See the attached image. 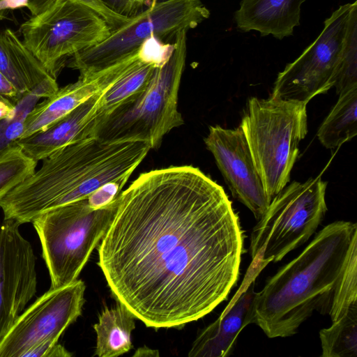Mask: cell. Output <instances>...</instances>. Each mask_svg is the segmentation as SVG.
<instances>
[{
  "label": "cell",
  "mask_w": 357,
  "mask_h": 357,
  "mask_svg": "<svg viewBox=\"0 0 357 357\" xmlns=\"http://www.w3.org/2000/svg\"><path fill=\"white\" fill-rule=\"evenodd\" d=\"M112 13L130 19L153 4V0H99Z\"/></svg>",
  "instance_id": "83f0119b"
},
{
  "label": "cell",
  "mask_w": 357,
  "mask_h": 357,
  "mask_svg": "<svg viewBox=\"0 0 357 357\" xmlns=\"http://www.w3.org/2000/svg\"><path fill=\"white\" fill-rule=\"evenodd\" d=\"M135 316L117 301L114 307H105L93 325L96 333L95 354L99 357H117L132 348L131 333L135 328Z\"/></svg>",
  "instance_id": "ac0fdd59"
},
{
  "label": "cell",
  "mask_w": 357,
  "mask_h": 357,
  "mask_svg": "<svg viewBox=\"0 0 357 357\" xmlns=\"http://www.w3.org/2000/svg\"><path fill=\"white\" fill-rule=\"evenodd\" d=\"M0 94L15 104L22 96L9 79L0 71Z\"/></svg>",
  "instance_id": "d6a6232c"
},
{
  "label": "cell",
  "mask_w": 357,
  "mask_h": 357,
  "mask_svg": "<svg viewBox=\"0 0 357 357\" xmlns=\"http://www.w3.org/2000/svg\"><path fill=\"white\" fill-rule=\"evenodd\" d=\"M41 98V95L36 91L23 95L15 103L13 116L0 121V155L21 138L26 116Z\"/></svg>",
  "instance_id": "484cf974"
},
{
  "label": "cell",
  "mask_w": 357,
  "mask_h": 357,
  "mask_svg": "<svg viewBox=\"0 0 357 357\" xmlns=\"http://www.w3.org/2000/svg\"><path fill=\"white\" fill-rule=\"evenodd\" d=\"M37 161L16 144L0 155V200L36 170Z\"/></svg>",
  "instance_id": "cb8c5ba5"
},
{
  "label": "cell",
  "mask_w": 357,
  "mask_h": 357,
  "mask_svg": "<svg viewBox=\"0 0 357 357\" xmlns=\"http://www.w3.org/2000/svg\"><path fill=\"white\" fill-rule=\"evenodd\" d=\"M210 16L201 0H158L138 15L112 29L101 43L76 53L68 67L87 76L123 60L155 36L173 43L182 31L195 29Z\"/></svg>",
  "instance_id": "ba28073f"
},
{
  "label": "cell",
  "mask_w": 357,
  "mask_h": 357,
  "mask_svg": "<svg viewBox=\"0 0 357 357\" xmlns=\"http://www.w3.org/2000/svg\"><path fill=\"white\" fill-rule=\"evenodd\" d=\"M85 289L81 280L50 288L15 320L0 342V357H22L27 350L42 342H58L82 314Z\"/></svg>",
  "instance_id": "8fae6325"
},
{
  "label": "cell",
  "mask_w": 357,
  "mask_h": 357,
  "mask_svg": "<svg viewBox=\"0 0 357 357\" xmlns=\"http://www.w3.org/2000/svg\"><path fill=\"white\" fill-rule=\"evenodd\" d=\"M150 149L143 142L95 137L70 144L43 160L38 170L0 200L4 219L31 222L45 211L87 199L106 183L126 184Z\"/></svg>",
  "instance_id": "3957f363"
},
{
  "label": "cell",
  "mask_w": 357,
  "mask_h": 357,
  "mask_svg": "<svg viewBox=\"0 0 357 357\" xmlns=\"http://www.w3.org/2000/svg\"><path fill=\"white\" fill-rule=\"evenodd\" d=\"M355 243L356 223L336 221L324 227L299 255L255 293L250 324L259 326L268 337H286L296 334L314 311L329 314Z\"/></svg>",
  "instance_id": "7a4b0ae2"
},
{
  "label": "cell",
  "mask_w": 357,
  "mask_h": 357,
  "mask_svg": "<svg viewBox=\"0 0 357 357\" xmlns=\"http://www.w3.org/2000/svg\"><path fill=\"white\" fill-rule=\"evenodd\" d=\"M357 305V243L349 252L342 276L336 286L329 312L332 322L351 307Z\"/></svg>",
  "instance_id": "d4e9b609"
},
{
  "label": "cell",
  "mask_w": 357,
  "mask_h": 357,
  "mask_svg": "<svg viewBox=\"0 0 357 357\" xmlns=\"http://www.w3.org/2000/svg\"><path fill=\"white\" fill-rule=\"evenodd\" d=\"M20 225L0 222V342L36 294V257Z\"/></svg>",
  "instance_id": "7c38bea8"
},
{
  "label": "cell",
  "mask_w": 357,
  "mask_h": 357,
  "mask_svg": "<svg viewBox=\"0 0 357 357\" xmlns=\"http://www.w3.org/2000/svg\"><path fill=\"white\" fill-rule=\"evenodd\" d=\"M157 66L153 63L141 60L110 87L101 92L96 118L105 115L144 89L151 80Z\"/></svg>",
  "instance_id": "44dd1931"
},
{
  "label": "cell",
  "mask_w": 357,
  "mask_h": 357,
  "mask_svg": "<svg viewBox=\"0 0 357 357\" xmlns=\"http://www.w3.org/2000/svg\"><path fill=\"white\" fill-rule=\"evenodd\" d=\"M141 60L138 50L109 68L87 76H79L77 82L59 88L29 112L21 138L45 130L90 97L110 87Z\"/></svg>",
  "instance_id": "5bb4252c"
},
{
  "label": "cell",
  "mask_w": 357,
  "mask_h": 357,
  "mask_svg": "<svg viewBox=\"0 0 357 357\" xmlns=\"http://www.w3.org/2000/svg\"><path fill=\"white\" fill-rule=\"evenodd\" d=\"M2 32L30 91H37L43 98L54 93L59 89L56 79L48 73L13 31L7 29Z\"/></svg>",
  "instance_id": "ffe728a7"
},
{
  "label": "cell",
  "mask_w": 357,
  "mask_h": 357,
  "mask_svg": "<svg viewBox=\"0 0 357 357\" xmlns=\"http://www.w3.org/2000/svg\"><path fill=\"white\" fill-rule=\"evenodd\" d=\"M52 2L47 0H0V17H2L1 14L4 11L21 8H29L32 15H35Z\"/></svg>",
  "instance_id": "4dcf8cb0"
},
{
  "label": "cell",
  "mask_w": 357,
  "mask_h": 357,
  "mask_svg": "<svg viewBox=\"0 0 357 357\" xmlns=\"http://www.w3.org/2000/svg\"><path fill=\"white\" fill-rule=\"evenodd\" d=\"M15 112V104L0 94V121L10 119Z\"/></svg>",
  "instance_id": "836d02e7"
},
{
  "label": "cell",
  "mask_w": 357,
  "mask_h": 357,
  "mask_svg": "<svg viewBox=\"0 0 357 357\" xmlns=\"http://www.w3.org/2000/svg\"><path fill=\"white\" fill-rule=\"evenodd\" d=\"M256 275L246 281L245 288L239 289L220 317L199 333L189 357H226L233 353L239 333L250 324Z\"/></svg>",
  "instance_id": "9a60e30c"
},
{
  "label": "cell",
  "mask_w": 357,
  "mask_h": 357,
  "mask_svg": "<svg viewBox=\"0 0 357 357\" xmlns=\"http://www.w3.org/2000/svg\"><path fill=\"white\" fill-rule=\"evenodd\" d=\"M187 31L178 36L168 60L157 66L146 86L96 118L92 137L106 142H143L160 147L165 135L183 124L178 95L187 56Z\"/></svg>",
  "instance_id": "277c9868"
},
{
  "label": "cell",
  "mask_w": 357,
  "mask_h": 357,
  "mask_svg": "<svg viewBox=\"0 0 357 357\" xmlns=\"http://www.w3.org/2000/svg\"><path fill=\"white\" fill-rule=\"evenodd\" d=\"M306 106L271 97L248 100L240 126L271 201L290 180L307 132Z\"/></svg>",
  "instance_id": "8992f818"
},
{
  "label": "cell",
  "mask_w": 357,
  "mask_h": 357,
  "mask_svg": "<svg viewBox=\"0 0 357 357\" xmlns=\"http://www.w3.org/2000/svg\"><path fill=\"white\" fill-rule=\"evenodd\" d=\"M68 352L62 345L52 340L42 342L27 350L22 357H70Z\"/></svg>",
  "instance_id": "f546056e"
},
{
  "label": "cell",
  "mask_w": 357,
  "mask_h": 357,
  "mask_svg": "<svg viewBox=\"0 0 357 357\" xmlns=\"http://www.w3.org/2000/svg\"><path fill=\"white\" fill-rule=\"evenodd\" d=\"M322 357H356L357 305L319 332Z\"/></svg>",
  "instance_id": "7402d4cb"
},
{
  "label": "cell",
  "mask_w": 357,
  "mask_h": 357,
  "mask_svg": "<svg viewBox=\"0 0 357 357\" xmlns=\"http://www.w3.org/2000/svg\"><path fill=\"white\" fill-rule=\"evenodd\" d=\"M305 0H242L235 12L238 29L257 31L261 36L278 39L293 34L300 24L301 5Z\"/></svg>",
  "instance_id": "e0dca14e"
},
{
  "label": "cell",
  "mask_w": 357,
  "mask_h": 357,
  "mask_svg": "<svg viewBox=\"0 0 357 357\" xmlns=\"http://www.w3.org/2000/svg\"><path fill=\"white\" fill-rule=\"evenodd\" d=\"M243 238L220 185L197 167H170L121 192L98 264L116 301L146 326L181 328L227 299Z\"/></svg>",
  "instance_id": "6da1fadb"
},
{
  "label": "cell",
  "mask_w": 357,
  "mask_h": 357,
  "mask_svg": "<svg viewBox=\"0 0 357 357\" xmlns=\"http://www.w3.org/2000/svg\"><path fill=\"white\" fill-rule=\"evenodd\" d=\"M340 6L324 21L316 39L278 73L271 98L303 104L333 87L351 10Z\"/></svg>",
  "instance_id": "30bf717a"
},
{
  "label": "cell",
  "mask_w": 357,
  "mask_h": 357,
  "mask_svg": "<svg viewBox=\"0 0 357 357\" xmlns=\"http://www.w3.org/2000/svg\"><path fill=\"white\" fill-rule=\"evenodd\" d=\"M158 356L157 351H153L146 347H141L135 351L133 356Z\"/></svg>",
  "instance_id": "e575fe53"
},
{
  "label": "cell",
  "mask_w": 357,
  "mask_h": 357,
  "mask_svg": "<svg viewBox=\"0 0 357 357\" xmlns=\"http://www.w3.org/2000/svg\"><path fill=\"white\" fill-rule=\"evenodd\" d=\"M78 2L97 13L112 27L116 28L129 19L117 15L109 10L99 0H73Z\"/></svg>",
  "instance_id": "1f68e13d"
},
{
  "label": "cell",
  "mask_w": 357,
  "mask_h": 357,
  "mask_svg": "<svg viewBox=\"0 0 357 357\" xmlns=\"http://www.w3.org/2000/svg\"><path fill=\"white\" fill-rule=\"evenodd\" d=\"M100 93L90 97L45 130L21 138L14 144L38 162L70 144L92 137Z\"/></svg>",
  "instance_id": "2e32d148"
},
{
  "label": "cell",
  "mask_w": 357,
  "mask_h": 357,
  "mask_svg": "<svg viewBox=\"0 0 357 357\" xmlns=\"http://www.w3.org/2000/svg\"><path fill=\"white\" fill-rule=\"evenodd\" d=\"M326 185L320 176L294 181L271 199L251 232L253 263L278 262L310 239L327 211Z\"/></svg>",
  "instance_id": "52a82bcc"
},
{
  "label": "cell",
  "mask_w": 357,
  "mask_h": 357,
  "mask_svg": "<svg viewBox=\"0 0 357 357\" xmlns=\"http://www.w3.org/2000/svg\"><path fill=\"white\" fill-rule=\"evenodd\" d=\"M333 86L338 95L357 86V3L354 5L350 14L344 48Z\"/></svg>",
  "instance_id": "603a6c76"
},
{
  "label": "cell",
  "mask_w": 357,
  "mask_h": 357,
  "mask_svg": "<svg viewBox=\"0 0 357 357\" xmlns=\"http://www.w3.org/2000/svg\"><path fill=\"white\" fill-rule=\"evenodd\" d=\"M158 0H153V4L154 5L156 2H157Z\"/></svg>",
  "instance_id": "d590c367"
},
{
  "label": "cell",
  "mask_w": 357,
  "mask_h": 357,
  "mask_svg": "<svg viewBox=\"0 0 357 357\" xmlns=\"http://www.w3.org/2000/svg\"><path fill=\"white\" fill-rule=\"evenodd\" d=\"M119 199V196L105 206L93 208L84 199L45 211L32 220L41 243L51 289L77 279L112 224Z\"/></svg>",
  "instance_id": "5b68a950"
},
{
  "label": "cell",
  "mask_w": 357,
  "mask_h": 357,
  "mask_svg": "<svg viewBox=\"0 0 357 357\" xmlns=\"http://www.w3.org/2000/svg\"><path fill=\"white\" fill-rule=\"evenodd\" d=\"M112 29L97 13L73 0H54L20 26L22 43L55 79L67 58L101 43Z\"/></svg>",
  "instance_id": "9c48e42d"
},
{
  "label": "cell",
  "mask_w": 357,
  "mask_h": 357,
  "mask_svg": "<svg viewBox=\"0 0 357 357\" xmlns=\"http://www.w3.org/2000/svg\"><path fill=\"white\" fill-rule=\"evenodd\" d=\"M125 184L113 181L103 185L87 198L89 206L93 208L105 206L116 199Z\"/></svg>",
  "instance_id": "f1b7e54d"
},
{
  "label": "cell",
  "mask_w": 357,
  "mask_h": 357,
  "mask_svg": "<svg viewBox=\"0 0 357 357\" xmlns=\"http://www.w3.org/2000/svg\"><path fill=\"white\" fill-rule=\"evenodd\" d=\"M204 143L213 154L232 196L259 220L267 210L269 199L253 160L241 126L226 129L209 127Z\"/></svg>",
  "instance_id": "4fadbf2b"
},
{
  "label": "cell",
  "mask_w": 357,
  "mask_h": 357,
  "mask_svg": "<svg viewBox=\"0 0 357 357\" xmlns=\"http://www.w3.org/2000/svg\"><path fill=\"white\" fill-rule=\"evenodd\" d=\"M357 86L339 95V98L317 131V138L326 149H335L357 134Z\"/></svg>",
  "instance_id": "d6986e66"
},
{
  "label": "cell",
  "mask_w": 357,
  "mask_h": 357,
  "mask_svg": "<svg viewBox=\"0 0 357 357\" xmlns=\"http://www.w3.org/2000/svg\"><path fill=\"white\" fill-rule=\"evenodd\" d=\"M47 1H50V2H52V1H54V0H47Z\"/></svg>",
  "instance_id": "8d00e7d4"
},
{
  "label": "cell",
  "mask_w": 357,
  "mask_h": 357,
  "mask_svg": "<svg viewBox=\"0 0 357 357\" xmlns=\"http://www.w3.org/2000/svg\"><path fill=\"white\" fill-rule=\"evenodd\" d=\"M0 71L9 79L21 95L31 92L29 87L0 32Z\"/></svg>",
  "instance_id": "4316f807"
}]
</instances>
